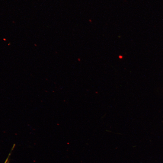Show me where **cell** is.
<instances>
[{
    "label": "cell",
    "instance_id": "1",
    "mask_svg": "<svg viewBox=\"0 0 163 163\" xmlns=\"http://www.w3.org/2000/svg\"><path fill=\"white\" fill-rule=\"evenodd\" d=\"M119 58L120 59H122L123 58V56H122L120 55L119 56Z\"/></svg>",
    "mask_w": 163,
    "mask_h": 163
},
{
    "label": "cell",
    "instance_id": "2",
    "mask_svg": "<svg viewBox=\"0 0 163 163\" xmlns=\"http://www.w3.org/2000/svg\"><path fill=\"white\" fill-rule=\"evenodd\" d=\"M4 163H7L6 162H5Z\"/></svg>",
    "mask_w": 163,
    "mask_h": 163
}]
</instances>
